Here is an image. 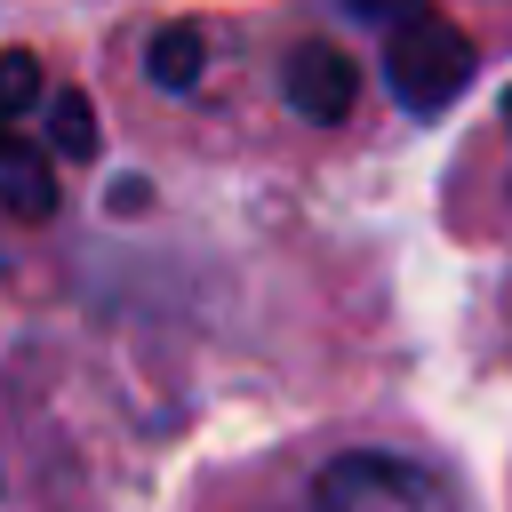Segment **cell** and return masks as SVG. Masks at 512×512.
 <instances>
[{
  "mask_svg": "<svg viewBox=\"0 0 512 512\" xmlns=\"http://www.w3.org/2000/svg\"><path fill=\"white\" fill-rule=\"evenodd\" d=\"M312 512H464L456 488L400 448H344L312 480Z\"/></svg>",
  "mask_w": 512,
  "mask_h": 512,
  "instance_id": "6da1fadb",
  "label": "cell"
},
{
  "mask_svg": "<svg viewBox=\"0 0 512 512\" xmlns=\"http://www.w3.org/2000/svg\"><path fill=\"white\" fill-rule=\"evenodd\" d=\"M384 80L408 112H448L472 80V40L424 8H400L392 16V40H384Z\"/></svg>",
  "mask_w": 512,
  "mask_h": 512,
  "instance_id": "7a4b0ae2",
  "label": "cell"
},
{
  "mask_svg": "<svg viewBox=\"0 0 512 512\" xmlns=\"http://www.w3.org/2000/svg\"><path fill=\"white\" fill-rule=\"evenodd\" d=\"M288 104H296V120H312V128H344L352 104H360V72H352V56L328 48V40L296 48V56H288Z\"/></svg>",
  "mask_w": 512,
  "mask_h": 512,
  "instance_id": "3957f363",
  "label": "cell"
},
{
  "mask_svg": "<svg viewBox=\"0 0 512 512\" xmlns=\"http://www.w3.org/2000/svg\"><path fill=\"white\" fill-rule=\"evenodd\" d=\"M0 192H8V208H16V216H48V192H56L48 160H40V152H24V144H16V128L0 136Z\"/></svg>",
  "mask_w": 512,
  "mask_h": 512,
  "instance_id": "277c9868",
  "label": "cell"
},
{
  "mask_svg": "<svg viewBox=\"0 0 512 512\" xmlns=\"http://www.w3.org/2000/svg\"><path fill=\"white\" fill-rule=\"evenodd\" d=\"M152 80H160V88H192V80H200V32H184V24L160 32V40H152Z\"/></svg>",
  "mask_w": 512,
  "mask_h": 512,
  "instance_id": "5b68a950",
  "label": "cell"
},
{
  "mask_svg": "<svg viewBox=\"0 0 512 512\" xmlns=\"http://www.w3.org/2000/svg\"><path fill=\"white\" fill-rule=\"evenodd\" d=\"M32 88H40L32 56H24V48H8V56H0V112H24V104H32Z\"/></svg>",
  "mask_w": 512,
  "mask_h": 512,
  "instance_id": "8992f818",
  "label": "cell"
},
{
  "mask_svg": "<svg viewBox=\"0 0 512 512\" xmlns=\"http://www.w3.org/2000/svg\"><path fill=\"white\" fill-rule=\"evenodd\" d=\"M56 136L72 144V152H88V104L72 96V104H56Z\"/></svg>",
  "mask_w": 512,
  "mask_h": 512,
  "instance_id": "52a82bcc",
  "label": "cell"
},
{
  "mask_svg": "<svg viewBox=\"0 0 512 512\" xmlns=\"http://www.w3.org/2000/svg\"><path fill=\"white\" fill-rule=\"evenodd\" d=\"M352 8H360V16H376V24H384V16H400V8H416V0H352Z\"/></svg>",
  "mask_w": 512,
  "mask_h": 512,
  "instance_id": "ba28073f",
  "label": "cell"
}]
</instances>
